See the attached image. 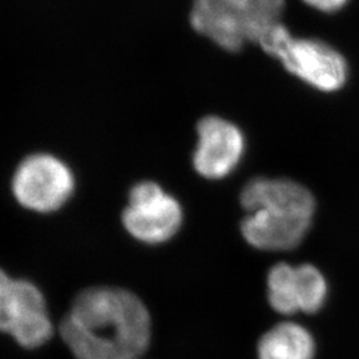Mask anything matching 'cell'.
<instances>
[{
	"label": "cell",
	"mask_w": 359,
	"mask_h": 359,
	"mask_svg": "<svg viewBox=\"0 0 359 359\" xmlns=\"http://www.w3.org/2000/svg\"><path fill=\"white\" fill-rule=\"evenodd\" d=\"M198 142L193 154V167L205 179L229 176L244 154L243 132L218 116H206L197 124Z\"/></svg>",
	"instance_id": "52a82bcc"
},
{
	"label": "cell",
	"mask_w": 359,
	"mask_h": 359,
	"mask_svg": "<svg viewBox=\"0 0 359 359\" xmlns=\"http://www.w3.org/2000/svg\"><path fill=\"white\" fill-rule=\"evenodd\" d=\"M0 332L19 346L34 350L53 335V323L43 292L26 278H13L0 268Z\"/></svg>",
	"instance_id": "277c9868"
},
{
	"label": "cell",
	"mask_w": 359,
	"mask_h": 359,
	"mask_svg": "<svg viewBox=\"0 0 359 359\" xmlns=\"http://www.w3.org/2000/svg\"><path fill=\"white\" fill-rule=\"evenodd\" d=\"M305 6L322 13H334L345 8L348 0H301Z\"/></svg>",
	"instance_id": "7c38bea8"
},
{
	"label": "cell",
	"mask_w": 359,
	"mask_h": 359,
	"mask_svg": "<svg viewBox=\"0 0 359 359\" xmlns=\"http://www.w3.org/2000/svg\"><path fill=\"white\" fill-rule=\"evenodd\" d=\"M327 297V283L320 270L305 264L293 266L289 280V305L292 314L320 311Z\"/></svg>",
	"instance_id": "30bf717a"
},
{
	"label": "cell",
	"mask_w": 359,
	"mask_h": 359,
	"mask_svg": "<svg viewBox=\"0 0 359 359\" xmlns=\"http://www.w3.org/2000/svg\"><path fill=\"white\" fill-rule=\"evenodd\" d=\"M286 0H244L245 36L256 43L273 27L283 23Z\"/></svg>",
	"instance_id": "8fae6325"
},
{
	"label": "cell",
	"mask_w": 359,
	"mask_h": 359,
	"mask_svg": "<svg viewBox=\"0 0 359 359\" xmlns=\"http://www.w3.org/2000/svg\"><path fill=\"white\" fill-rule=\"evenodd\" d=\"M182 222L179 201L154 181H142L132 187L128 205L123 212V225L129 234L144 244L169 241Z\"/></svg>",
	"instance_id": "8992f818"
},
{
	"label": "cell",
	"mask_w": 359,
	"mask_h": 359,
	"mask_svg": "<svg viewBox=\"0 0 359 359\" xmlns=\"http://www.w3.org/2000/svg\"><path fill=\"white\" fill-rule=\"evenodd\" d=\"M240 201L248 212L241 222L246 243L269 252L290 250L301 244L316 213L314 196L293 180H250Z\"/></svg>",
	"instance_id": "7a4b0ae2"
},
{
	"label": "cell",
	"mask_w": 359,
	"mask_h": 359,
	"mask_svg": "<svg viewBox=\"0 0 359 359\" xmlns=\"http://www.w3.org/2000/svg\"><path fill=\"white\" fill-rule=\"evenodd\" d=\"M11 191L19 205L48 215L69 201L75 191V176L71 168L53 154H29L15 169Z\"/></svg>",
	"instance_id": "5b68a950"
},
{
	"label": "cell",
	"mask_w": 359,
	"mask_h": 359,
	"mask_svg": "<svg viewBox=\"0 0 359 359\" xmlns=\"http://www.w3.org/2000/svg\"><path fill=\"white\" fill-rule=\"evenodd\" d=\"M60 335L76 359H140L151 344L152 323L137 295L93 286L75 297Z\"/></svg>",
	"instance_id": "6da1fadb"
},
{
	"label": "cell",
	"mask_w": 359,
	"mask_h": 359,
	"mask_svg": "<svg viewBox=\"0 0 359 359\" xmlns=\"http://www.w3.org/2000/svg\"><path fill=\"white\" fill-rule=\"evenodd\" d=\"M314 355L313 335L293 322L278 323L258 342V359H314Z\"/></svg>",
	"instance_id": "9c48e42d"
},
{
	"label": "cell",
	"mask_w": 359,
	"mask_h": 359,
	"mask_svg": "<svg viewBox=\"0 0 359 359\" xmlns=\"http://www.w3.org/2000/svg\"><path fill=\"white\" fill-rule=\"evenodd\" d=\"M189 23L198 35L224 51L238 52L248 43L244 0H193Z\"/></svg>",
	"instance_id": "ba28073f"
},
{
	"label": "cell",
	"mask_w": 359,
	"mask_h": 359,
	"mask_svg": "<svg viewBox=\"0 0 359 359\" xmlns=\"http://www.w3.org/2000/svg\"><path fill=\"white\" fill-rule=\"evenodd\" d=\"M258 46L311 88L329 93L347 83L348 67L341 52L320 39L294 36L283 23L268 31Z\"/></svg>",
	"instance_id": "3957f363"
}]
</instances>
